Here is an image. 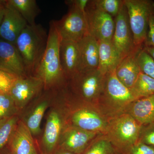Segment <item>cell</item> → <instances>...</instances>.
I'll return each mask as SVG.
<instances>
[{"instance_id": "4dcf8cb0", "label": "cell", "mask_w": 154, "mask_h": 154, "mask_svg": "<svg viewBox=\"0 0 154 154\" xmlns=\"http://www.w3.org/2000/svg\"><path fill=\"white\" fill-rule=\"evenodd\" d=\"M139 141L154 146V122L142 125Z\"/></svg>"}, {"instance_id": "d6986e66", "label": "cell", "mask_w": 154, "mask_h": 154, "mask_svg": "<svg viewBox=\"0 0 154 154\" xmlns=\"http://www.w3.org/2000/svg\"><path fill=\"white\" fill-rule=\"evenodd\" d=\"M78 43L81 59L80 71L98 68L99 41L88 33Z\"/></svg>"}, {"instance_id": "9c48e42d", "label": "cell", "mask_w": 154, "mask_h": 154, "mask_svg": "<svg viewBox=\"0 0 154 154\" xmlns=\"http://www.w3.org/2000/svg\"><path fill=\"white\" fill-rule=\"evenodd\" d=\"M57 91L44 90L19 114L20 120L28 128L36 140L42 133L41 124L42 119L55 99Z\"/></svg>"}, {"instance_id": "f1b7e54d", "label": "cell", "mask_w": 154, "mask_h": 154, "mask_svg": "<svg viewBox=\"0 0 154 154\" xmlns=\"http://www.w3.org/2000/svg\"><path fill=\"white\" fill-rule=\"evenodd\" d=\"M92 4L97 8L115 18L123 4L122 0H94Z\"/></svg>"}, {"instance_id": "3957f363", "label": "cell", "mask_w": 154, "mask_h": 154, "mask_svg": "<svg viewBox=\"0 0 154 154\" xmlns=\"http://www.w3.org/2000/svg\"><path fill=\"white\" fill-rule=\"evenodd\" d=\"M115 71L105 75L103 89L96 105L108 120L124 114L136 100L130 90L118 79Z\"/></svg>"}, {"instance_id": "277c9868", "label": "cell", "mask_w": 154, "mask_h": 154, "mask_svg": "<svg viewBox=\"0 0 154 154\" xmlns=\"http://www.w3.org/2000/svg\"><path fill=\"white\" fill-rule=\"evenodd\" d=\"M67 110V124L88 131L104 134L109 120L95 105L77 99L64 88Z\"/></svg>"}, {"instance_id": "1f68e13d", "label": "cell", "mask_w": 154, "mask_h": 154, "mask_svg": "<svg viewBox=\"0 0 154 154\" xmlns=\"http://www.w3.org/2000/svg\"><path fill=\"white\" fill-rule=\"evenodd\" d=\"M122 154H154V146L138 141Z\"/></svg>"}, {"instance_id": "4316f807", "label": "cell", "mask_w": 154, "mask_h": 154, "mask_svg": "<svg viewBox=\"0 0 154 154\" xmlns=\"http://www.w3.org/2000/svg\"><path fill=\"white\" fill-rule=\"evenodd\" d=\"M19 114L20 112L10 94L0 92V120Z\"/></svg>"}, {"instance_id": "ffe728a7", "label": "cell", "mask_w": 154, "mask_h": 154, "mask_svg": "<svg viewBox=\"0 0 154 154\" xmlns=\"http://www.w3.org/2000/svg\"><path fill=\"white\" fill-rule=\"evenodd\" d=\"M125 113L131 116L142 125L154 122V94L134 100Z\"/></svg>"}, {"instance_id": "e0dca14e", "label": "cell", "mask_w": 154, "mask_h": 154, "mask_svg": "<svg viewBox=\"0 0 154 154\" xmlns=\"http://www.w3.org/2000/svg\"><path fill=\"white\" fill-rule=\"evenodd\" d=\"M28 25L22 15L6 1L5 10L0 26V37L14 45L20 33Z\"/></svg>"}, {"instance_id": "d590c367", "label": "cell", "mask_w": 154, "mask_h": 154, "mask_svg": "<svg viewBox=\"0 0 154 154\" xmlns=\"http://www.w3.org/2000/svg\"><path fill=\"white\" fill-rule=\"evenodd\" d=\"M5 8H2L0 9V26H1L2 21L3 17H4V14H5Z\"/></svg>"}, {"instance_id": "ac0fdd59", "label": "cell", "mask_w": 154, "mask_h": 154, "mask_svg": "<svg viewBox=\"0 0 154 154\" xmlns=\"http://www.w3.org/2000/svg\"><path fill=\"white\" fill-rule=\"evenodd\" d=\"M60 57L62 68L68 82L80 70L81 59L78 42L61 40Z\"/></svg>"}, {"instance_id": "ba28073f", "label": "cell", "mask_w": 154, "mask_h": 154, "mask_svg": "<svg viewBox=\"0 0 154 154\" xmlns=\"http://www.w3.org/2000/svg\"><path fill=\"white\" fill-rule=\"evenodd\" d=\"M127 12L135 45L138 49L144 47L149 21L154 11V2L151 0H123Z\"/></svg>"}, {"instance_id": "5bb4252c", "label": "cell", "mask_w": 154, "mask_h": 154, "mask_svg": "<svg viewBox=\"0 0 154 154\" xmlns=\"http://www.w3.org/2000/svg\"><path fill=\"white\" fill-rule=\"evenodd\" d=\"M100 134L67 124L61 136L57 148L82 154Z\"/></svg>"}, {"instance_id": "30bf717a", "label": "cell", "mask_w": 154, "mask_h": 154, "mask_svg": "<svg viewBox=\"0 0 154 154\" xmlns=\"http://www.w3.org/2000/svg\"><path fill=\"white\" fill-rule=\"evenodd\" d=\"M67 14L59 20H54L61 40L78 42L88 33L86 12L69 6Z\"/></svg>"}, {"instance_id": "e575fe53", "label": "cell", "mask_w": 154, "mask_h": 154, "mask_svg": "<svg viewBox=\"0 0 154 154\" xmlns=\"http://www.w3.org/2000/svg\"><path fill=\"white\" fill-rule=\"evenodd\" d=\"M143 48L154 60V47L144 46Z\"/></svg>"}, {"instance_id": "9a60e30c", "label": "cell", "mask_w": 154, "mask_h": 154, "mask_svg": "<svg viewBox=\"0 0 154 154\" xmlns=\"http://www.w3.org/2000/svg\"><path fill=\"white\" fill-rule=\"evenodd\" d=\"M6 146L12 154H40L37 141L20 119Z\"/></svg>"}, {"instance_id": "d4e9b609", "label": "cell", "mask_w": 154, "mask_h": 154, "mask_svg": "<svg viewBox=\"0 0 154 154\" xmlns=\"http://www.w3.org/2000/svg\"><path fill=\"white\" fill-rule=\"evenodd\" d=\"M82 154H121L106 136L100 134Z\"/></svg>"}, {"instance_id": "4fadbf2b", "label": "cell", "mask_w": 154, "mask_h": 154, "mask_svg": "<svg viewBox=\"0 0 154 154\" xmlns=\"http://www.w3.org/2000/svg\"><path fill=\"white\" fill-rule=\"evenodd\" d=\"M114 21L115 29L111 40L114 46L122 58L136 53L140 49H138L135 45L124 1Z\"/></svg>"}, {"instance_id": "44dd1931", "label": "cell", "mask_w": 154, "mask_h": 154, "mask_svg": "<svg viewBox=\"0 0 154 154\" xmlns=\"http://www.w3.org/2000/svg\"><path fill=\"white\" fill-rule=\"evenodd\" d=\"M98 69L104 75L115 70L122 57L111 41H99Z\"/></svg>"}, {"instance_id": "d6a6232c", "label": "cell", "mask_w": 154, "mask_h": 154, "mask_svg": "<svg viewBox=\"0 0 154 154\" xmlns=\"http://www.w3.org/2000/svg\"><path fill=\"white\" fill-rule=\"evenodd\" d=\"M144 46L154 47V11L149 19L148 29Z\"/></svg>"}, {"instance_id": "8d00e7d4", "label": "cell", "mask_w": 154, "mask_h": 154, "mask_svg": "<svg viewBox=\"0 0 154 154\" xmlns=\"http://www.w3.org/2000/svg\"><path fill=\"white\" fill-rule=\"evenodd\" d=\"M0 154H12L7 146L0 150Z\"/></svg>"}, {"instance_id": "74e56055", "label": "cell", "mask_w": 154, "mask_h": 154, "mask_svg": "<svg viewBox=\"0 0 154 154\" xmlns=\"http://www.w3.org/2000/svg\"><path fill=\"white\" fill-rule=\"evenodd\" d=\"M6 1H0V9L5 8L6 6Z\"/></svg>"}, {"instance_id": "8fae6325", "label": "cell", "mask_w": 154, "mask_h": 154, "mask_svg": "<svg viewBox=\"0 0 154 154\" xmlns=\"http://www.w3.org/2000/svg\"><path fill=\"white\" fill-rule=\"evenodd\" d=\"M44 88L43 82L39 78L29 75L18 78L13 84L9 94L20 113L42 93Z\"/></svg>"}, {"instance_id": "7c38bea8", "label": "cell", "mask_w": 154, "mask_h": 154, "mask_svg": "<svg viewBox=\"0 0 154 154\" xmlns=\"http://www.w3.org/2000/svg\"><path fill=\"white\" fill-rule=\"evenodd\" d=\"M88 33L98 41H111L115 29L114 19L97 8L90 1L86 10Z\"/></svg>"}, {"instance_id": "7402d4cb", "label": "cell", "mask_w": 154, "mask_h": 154, "mask_svg": "<svg viewBox=\"0 0 154 154\" xmlns=\"http://www.w3.org/2000/svg\"><path fill=\"white\" fill-rule=\"evenodd\" d=\"M136 53L123 58L115 71L116 75L118 79L129 89H131L134 85L140 73L136 60Z\"/></svg>"}, {"instance_id": "836d02e7", "label": "cell", "mask_w": 154, "mask_h": 154, "mask_svg": "<svg viewBox=\"0 0 154 154\" xmlns=\"http://www.w3.org/2000/svg\"><path fill=\"white\" fill-rule=\"evenodd\" d=\"M53 154H75L63 149L57 148Z\"/></svg>"}, {"instance_id": "f546056e", "label": "cell", "mask_w": 154, "mask_h": 154, "mask_svg": "<svg viewBox=\"0 0 154 154\" xmlns=\"http://www.w3.org/2000/svg\"><path fill=\"white\" fill-rule=\"evenodd\" d=\"M18 78L15 75L0 70V92L9 94L13 84Z\"/></svg>"}, {"instance_id": "603a6c76", "label": "cell", "mask_w": 154, "mask_h": 154, "mask_svg": "<svg viewBox=\"0 0 154 154\" xmlns=\"http://www.w3.org/2000/svg\"><path fill=\"white\" fill-rule=\"evenodd\" d=\"M7 1L8 5L16 9L26 20L28 25L35 23V19L40 13L35 0H9Z\"/></svg>"}, {"instance_id": "2e32d148", "label": "cell", "mask_w": 154, "mask_h": 154, "mask_svg": "<svg viewBox=\"0 0 154 154\" xmlns=\"http://www.w3.org/2000/svg\"><path fill=\"white\" fill-rule=\"evenodd\" d=\"M0 70L19 77L29 75L16 45L0 38Z\"/></svg>"}, {"instance_id": "6da1fadb", "label": "cell", "mask_w": 154, "mask_h": 154, "mask_svg": "<svg viewBox=\"0 0 154 154\" xmlns=\"http://www.w3.org/2000/svg\"><path fill=\"white\" fill-rule=\"evenodd\" d=\"M61 39L54 20L50 22L47 45L33 75L39 78L45 91L59 90L67 85L60 57Z\"/></svg>"}, {"instance_id": "cb8c5ba5", "label": "cell", "mask_w": 154, "mask_h": 154, "mask_svg": "<svg viewBox=\"0 0 154 154\" xmlns=\"http://www.w3.org/2000/svg\"><path fill=\"white\" fill-rule=\"evenodd\" d=\"M130 90L136 100L151 96L154 94V79L140 72Z\"/></svg>"}, {"instance_id": "83f0119b", "label": "cell", "mask_w": 154, "mask_h": 154, "mask_svg": "<svg viewBox=\"0 0 154 154\" xmlns=\"http://www.w3.org/2000/svg\"><path fill=\"white\" fill-rule=\"evenodd\" d=\"M136 60L141 72L154 79V60L143 48L138 51Z\"/></svg>"}, {"instance_id": "484cf974", "label": "cell", "mask_w": 154, "mask_h": 154, "mask_svg": "<svg viewBox=\"0 0 154 154\" xmlns=\"http://www.w3.org/2000/svg\"><path fill=\"white\" fill-rule=\"evenodd\" d=\"M19 120V115L0 120V150L7 146Z\"/></svg>"}, {"instance_id": "5b68a950", "label": "cell", "mask_w": 154, "mask_h": 154, "mask_svg": "<svg viewBox=\"0 0 154 154\" xmlns=\"http://www.w3.org/2000/svg\"><path fill=\"white\" fill-rule=\"evenodd\" d=\"M48 34L40 24L28 25L22 30L16 45L28 75H33L44 54Z\"/></svg>"}, {"instance_id": "52a82bcc", "label": "cell", "mask_w": 154, "mask_h": 154, "mask_svg": "<svg viewBox=\"0 0 154 154\" xmlns=\"http://www.w3.org/2000/svg\"><path fill=\"white\" fill-rule=\"evenodd\" d=\"M105 75L98 69L80 71L68 81L67 88L77 99L96 106L103 89Z\"/></svg>"}, {"instance_id": "7a4b0ae2", "label": "cell", "mask_w": 154, "mask_h": 154, "mask_svg": "<svg viewBox=\"0 0 154 154\" xmlns=\"http://www.w3.org/2000/svg\"><path fill=\"white\" fill-rule=\"evenodd\" d=\"M67 110L64 88L58 90L45 116V123L41 136L36 140L40 154H53L61 136L67 125Z\"/></svg>"}, {"instance_id": "8992f818", "label": "cell", "mask_w": 154, "mask_h": 154, "mask_svg": "<svg viewBox=\"0 0 154 154\" xmlns=\"http://www.w3.org/2000/svg\"><path fill=\"white\" fill-rule=\"evenodd\" d=\"M142 126L131 116L125 113L109 120L104 134L122 154L138 141Z\"/></svg>"}]
</instances>
